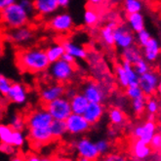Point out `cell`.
<instances>
[{
	"instance_id": "cell-25",
	"label": "cell",
	"mask_w": 161,
	"mask_h": 161,
	"mask_svg": "<svg viewBox=\"0 0 161 161\" xmlns=\"http://www.w3.org/2000/svg\"><path fill=\"white\" fill-rule=\"evenodd\" d=\"M118 24L116 22L111 21L102 27L101 32H100L101 39L107 46L111 47L114 45V40H113V31H114V28Z\"/></svg>"
},
{
	"instance_id": "cell-4",
	"label": "cell",
	"mask_w": 161,
	"mask_h": 161,
	"mask_svg": "<svg viewBox=\"0 0 161 161\" xmlns=\"http://www.w3.org/2000/svg\"><path fill=\"white\" fill-rule=\"evenodd\" d=\"M45 108L50 113L54 120L64 121L71 114L69 100L64 96L46 103Z\"/></svg>"
},
{
	"instance_id": "cell-39",
	"label": "cell",
	"mask_w": 161,
	"mask_h": 161,
	"mask_svg": "<svg viewBox=\"0 0 161 161\" xmlns=\"http://www.w3.org/2000/svg\"><path fill=\"white\" fill-rule=\"evenodd\" d=\"M26 141V137L24 134L23 131H15L13 132V136H12V142H11V146L14 147H22L25 146Z\"/></svg>"
},
{
	"instance_id": "cell-1",
	"label": "cell",
	"mask_w": 161,
	"mask_h": 161,
	"mask_svg": "<svg viewBox=\"0 0 161 161\" xmlns=\"http://www.w3.org/2000/svg\"><path fill=\"white\" fill-rule=\"evenodd\" d=\"M17 64L23 71L42 73L48 69L50 62L44 49L38 47L23 49L17 55Z\"/></svg>"
},
{
	"instance_id": "cell-11",
	"label": "cell",
	"mask_w": 161,
	"mask_h": 161,
	"mask_svg": "<svg viewBox=\"0 0 161 161\" xmlns=\"http://www.w3.org/2000/svg\"><path fill=\"white\" fill-rule=\"evenodd\" d=\"M72 147L76 150L78 156H83L90 161H97L100 157L96 145L88 138H81L72 142Z\"/></svg>"
},
{
	"instance_id": "cell-52",
	"label": "cell",
	"mask_w": 161,
	"mask_h": 161,
	"mask_svg": "<svg viewBox=\"0 0 161 161\" xmlns=\"http://www.w3.org/2000/svg\"><path fill=\"white\" fill-rule=\"evenodd\" d=\"M57 2H58L60 8H67L70 3V0H57Z\"/></svg>"
},
{
	"instance_id": "cell-54",
	"label": "cell",
	"mask_w": 161,
	"mask_h": 161,
	"mask_svg": "<svg viewBox=\"0 0 161 161\" xmlns=\"http://www.w3.org/2000/svg\"><path fill=\"white\" fill-rule=\"evenodd\" d=\"M53 161H74L72 158H68V157H55Z\"/></svg>"
},
{
	"instance_id": "cell-24",
	"label": "cell",
	"mask_w": 161,
	"mask_h": 161,
	"mask_svg": "<svg viewBox=\"0 0 161 161\" xmlns=\"http://www.w3.org/2000/svg\"><path fill=\"white\" fill-rule=\"evenodd\" d=\"M108 119L111 125L115 128H123L126 124L125 113L117 107H113L108 109Z\"/></svg>"
},
{
	"instance_id": "cell-5",
	"label": "cell",
	"mask_w": 161,
	"mask_h": 161,
	"mask_svg": "<svg viewBox=\"0 0 161 161\" xmlns=\"http://www.w3.org/2000/svg\"><path fill=\"white\" fill-rule=\"evenodd\" d=\"M138 85L146 97L153 96L160 87L159 73L150 69L148 71L139 75Z\"/></svg>"
},
{
	"instance_id": "cell-32",
	"label": "cell",
	"mask_w": 161,
	"mask_h": 161,
	"mask_svg": "<svg viewBox=\"0 0 161 161\" xmlns=\"http://www.w3.org/2000/svg\"><path fill=\"white\" fill-rule=\"evenodd\" d=\"M13 132L14 130L10 127V125L0 124V143L11 145Z\"/></svg>"
},
{
	"instance_id": "cell-9",
	"label": "cell",
	"mask_w": 161,
	"mask_h": 161,
	"mask_svg": "<svg viewBox=\"0 0 161 161\" xmlns=\"http://www.w3.org/2000/svg\"><path fill=\"white\" fill-rule=\"evenodd\" d=\"M82 94L86 97L89 103H103L108 97V91L106 90V88L100 83L92 80L87 81L84 84Z\"/></svg>"
},
{
	"instance_id": "cell-31",
	"label": "cell",
	"mask_w": 161,
	"mask_h": 161,
	"mask_svg": "<svg viewBox=\"0 0 161 161\" xmlns=\"http://www.w3.org/2000/svg\"><path fill=\"white\" fill-rule=\"evenodd\" d=\"M147 98L146 96H142L140 98L131 100V107H132V110L134 111V113H136L137 115H141L143 114L146 110V102H147Z\"/></svg>"
},
{
	"instance_id": "cell-26",
	"label": "cell",
	"mask_w": 161,
	"mask_h": 161,
	"mask_svg": "<svg viewBox=\"0 0 161 161\" xmlns=\"http://www.w3.org/2000/svg\"><path fill=\"white\" fill-rule=\"evenodd\" d=\"M121 57H122L123 61H126V62H129L131 64H134L136 61H138L140 58H142L143 55H142V50H141L140 47L136 46L134 44V45L128 47V48L122 50Z\"/></svg>"
},
{
	"instance_id": "cell-50",
	"label": "cell",
	"mask_w": 161,
	"mask_h": 161,
	"mask_svg": "<svg viewBox=\"0 0 161 161\" xmlns=\"http://www.w3.org/2000/svg\"><path fill=\"white\" fill-rule=\"evenodd\" d=\"M25 161H42V156L36 154H28L25 156Z\"/></svg>"
},
{
	"instance_id": "cell-29",
	"label": "cell",
	"mask_w": 161,
	"mask_h": 161,
	"mask_svg": "<svg viewBox=\"0 0 161 161\" xmlns=\"http://www.w3.org/2000/svg\"><path fill=\"white\" fill-rule=\"evenodd\" d=\"M122 68L124 69V71L126 73V76L128 79V86H136L138 85V81H139V74L136 72V70L133 68V64L129 62L123 61L121 63Z\"/></svg>"
},
{
	"instance_id": "cell-18",
	"label": "cell",
	"mask_w": 161,
	"mask_h": 161,
	"mask_svg": "<svg viewBox=\"0 0 161 161\" xmlns=\"http://www.w3.org/2000/svg\"><path fill=\"white\" fill-rule=\"evenodd\" d=\"M103 114H105V107H103V103H89L82 115L92 126V125L97 124V123L102 119Z\"/></svg>"
},
{
	"instance_id": "cell-27",
	"label": "cell",
	"mask_w": 161,
	"mask_h": 161,
	"mask_svg": "<svg viewBox=\"0 0 161 161\" xmlns=\"http://www.w3.org/2000/svg\"><path fill=\"white\" fill-rule=\"evenodd\" d=\"M45 53L49 62L53 63L62 59L63 55L64 54V49L61 43H54L45 49Z\"/></svg>"
},
{
	"instance_id": "cell-30",
	"label": "cell",
	"mask_w": 161,
	"mask_h": 161,
	"mask_svg": "<svg viewBox=\"0 0 161 161\" xmlns=\"http://www.w3.org/2000/svg\"><path fill=\"white\" fill-rule=\"evenodd\" d=\"M124 11L127 15L142 12L144 9V4L141 0H124Z\"/></svg>"
},
{
	"instance_id": "cell-57",
	"label": "cell",
	"mask_w": 161,
	"mask_h": 161,
	"mask_svg": "<svg viewBox=\"0 0 161 161\" xmlns=\"http://www.w3.org/2000/svg\"><path fill=\"white\" fill-rule=\"evenodd\" d=\"M147 120H149V121H155V120H156V115H154V114H147Z\"/></svg>"
},
{
	"instance_id": "cell-36",
	"label": "cell",
	"mask_w": 161,
	"mask_h": 161,
	"mask_svg": "<svg viewBox=\"0 0 161 161\" xmlns=\"http://www.w3.org/2000/svg\"><path fill=\"white\" fill-rule=\"evenodd\" d=\"M151 34L150 32L144 28V30L140 31L139 32L135 33V43L138 44V46L140 48H143V47L149 41V39L151 38Z\"/></svg>"
},
{
	"instance_id": "cell-55",
	"label": "cell",
	"mask_w": 161,
	"mask_h": 161,
	"mask_svg": "<svg viewBox=\"0 0 161 161\" xmlns=\"http://www.w3.org/2000/svg\"><path fill=\"white\" fill-rule=\"evenodd\" d=\"M87 1L91 4V5H100L102 4L105 0H87Z\"/></svg>"
},
{
	"instance_id": "cell-28",
	"label": "cell",
	"mask_w": 161,
	"mask_h": 161,
	"mask_svg": "<svg viewBox=\"0 0 161 161\" xmlns=\"http://www.w3.org/2000/svg\"><path fill=\"white\" fill-rule=\"evenodd\" d=\"M49 129H50L51 135L54 140L62 139L65 136V134H68L65 122L63 120H54L53 119Z\"/></svg>"
},
{
	"instance_id": "cell-23",
	"label": "cell",
	"mask_w": 161,
	"mask_h": 161,
	"mask_svg": "<svg viewBox=\"0 0 161 161\" xmlns=\"http://www.w3.org/2000/svg\"><path fill=\"white\" fill-rule=\"evenodd\" d=\"M127 25L134 33L146 28V22L143 13L138 12L127 15Z\"/></svg>"
},
{
	"instance_id": "cell-6",
	"label": "cell",
	"mask_w": 161,
	"mask_h": 161,
	"mask_svg": "<svg viewBox=\"0 0 161 161\" xmlns=\"http://www.w3.org/2000/svg\"><path fill=\"white\" fill-rule=\"evenodd\" d=\"M53 118L45 108L31 111L25 118L27 129H46L49 128Z\"/></svg>"
},
{
	"instance_id": "cell-43",
	"label": "cell",
	"mask_w": 161,
	"mask_h": 161,
	"mask_svg": "<svg viewBox=\"0 0 161 161\" xmlns=\"http://www.w3.org/2000/svg\"><path fill=\"white\" fill-rule=\"evenodd\" d=\"M11 85L12 81L3 73H0V95L1 96L6 97V95L11 88Z\"/></svg>"
},
{
	"instance_id": "cell-8",
	"label": "cell",
	"mask_w": 161,
	"mask_h": 161,
	"mask_svg": "<svg viewBox=\"0 0 161 161\" xmlns=\"http://www.w3.org/2000/svg\"><path fill=\"white\" fill-rule=\"evenodd\" d=\"M74 26L73 18L70 14L67 12H61L54 14L50 21L49 27L55 32L58 33H67L69 32Z\"/></svg>"
},
{
	"instance_id": "cell-2",
	"label": "cell",
	"mask_w": 161,
	"mask_h": 161,
	"mask_svg": "<svg viewBox=\"0 0 161 161\" xmlns=\"http://www.w3.org/2000/svg\"><path fill=\"white\" fill-rule=\"evenodd\" d=\"M0 20L7 27L12 30L27 25L31 20V15L18 2H15L0 12Z\"/></svg>"
},
{
	"instance_id": "cell-58",
	"label": "cell",
	"mask_w": 161,
	"mask_h": 161,
	"mask_svg": "<svg viewBox=\"0 0 161 161\" xmlns=\"http://www.w3.org/2000/svg\"><path fill=\"white\" fill-rule=\"evenodd\" d=\"M76 161H90V160L87 159V158H85V157H83V156H78Z\"/></svg>"
},
{
	"instance_id": "cell-21",
	"label": "cell",
	"mask_w": 161,
	"mask_h": 161,
	"mask_svg": "<svg viewBox=\"0 0 161 161\" xmlns=\"http://www.w3.org/2000/svg\"><path fill=\"white\" fill-rule=\"evenodd\" d=\"M64 49V53H68L74 57L76 60H85L88 57V52L83 46L75 43L72 40L65 39L61 43Z\"/></svg>"
},
{
	"instance_id": "cell-20",
	"label": "cell",
	"mask_w": 161,
	"mask_h": 161,
	"mask_svg": "<svg viewBox=\"0 0 161 161\" xmlns=\"http://www.w3.org/2000/svg\"><path fill=\"white\" fill-rule=\"evenodd\" d=\"M143 58L148 64H154L158 61L160 56V43L159 40L151 37L149 41L143 47Z\"/></svg>"
},
{
	"instance_id": "cell-35",
	"label": "cell",
	"mask_w": 161,
	"mask_h": 161,
	"mask_svg": "<svg viewBox=\"0 0 161 161\" xmlns=\"http://www.w3.org/2000/svg\"><path fill=\"white\" fill-rule=\"evenodd\" d=\"M160 109V105H159V101L150 96L147 98V102H146V110L148 114H154L156 115L157 113L159 112Z\"/></svg>"
},
{
	"instance_id": "cell-10",
	"label": "cell",
	"mask_w": 161,
	"mask_h": 161,
	"mask_svg": "<svg viewBox=\"0 0 161 161\" xmlns=\"http://www.w3.org/2000/svg\"><path fill=\"white\" fill-rule=\"evenodd\" d=\"M7 40L18 46H25L34 39V32L30 26L25 25L17 28H12L6 35Z\"/></svg>"
},
{
	"instance_id": "cell-17",
	"label": "cell",
	"mask_w": 161,
	"mask_h": 161,
	"mask_svg": "<svg viewBox=\"0 0 161 161\" xmlns=\"http://www.w3.org/2000/svg\"><path fill=\"white\" fill-rule=\"evenodd\" d=\"M34 13L40 17H50L58 12L60 6L57 0H33Z\"/></svg>"
},
{
	"instance_id": "cell-44",
	"label": "cell",
	"mask_w": 161,
	"mask_h": 161,
	"mask_svg": "<svg viewBox=\"0 0 161 161\" xmlns=\"http://www.w3.org/2000/svg\"><path fill=\"white\" fill-rule=\"evenodd\" d=\"M148 146L150 147V148L153 149V151H160L161 148V135L159 132L155 133L153 135V137L151 138Z\"/></svg>"
},
{
	"instance_id": "cell-42",
	"label": "cell",
	"mask_w": 161,
	"mask_h": 161,
	"mask_svg": "<svg viewBox=\"0 0 161 161\" xmlns=\"http://www.w3.org/2000/svg\"><path fill=\"white\" fill-rule=\"evenodd\" d=\"M125 95H126V97L128 99H130V100H134V99L140 98L142 96H145L139 85H136V86H128V87H126L125 88Z\"/></svg>"
},
{
	"instance_id": "cell-49",
	"label": "cell",
	"mask_w": 161,
	"mask_h": 161,
	"mask_svg": "<svg viewBox=\"0 0 161 161\" xmlns=\"http://www.w3.org/2000/svg\"><path fill=\"white\" fill-rule=\"evenodd\" d=\"M17 1L18 0H0V12H1L3 9H5L7 6L11 5Z\"/></svg>"
},
{
	"instance_id": "cell-40",
	"label": "cell",
	"mask_w": 161,
	"mask_h": 161,
	"mask_svg": "<svg viewBox=\"0 0 161 161\" xmlns=\"http://www.w3.org/2000/svg\"><path fill=\"white\" fill-rule=\"evenodd\" d=\"M95 145H96V148L100 156L108 153L111 149V143L107 139L99 140L95 143Z\"/></svg>"
},
{
	"instance_id": "cell-13",
	"label": "cell",
	"mask_w": 161,
	"mask_h": 161,
	"mask_svg": "<svg viewBox=\"0 0 161 161\" xmlns=\"http://www.w3.org/2000/svg\"><path fill=\"white\" fill-rule=\"evenodd\" d=\"M64 122H65V126H67V132L72 136H79L85 134L91 128V125L81 114L71 113L64 120Z\"/></svg>"
},
{
	"instance_id": "cell-16",
	"label": "cell",
	"mask_w": 161,
	"mask_h": 161,
	"mask_svg": "<svg viewBox=\"0 0 161 161\" xmlns=\"http://www.w3.org/2000/svg\"><path fill=\"white\" fill-rule=\"evenodd\" d=\"M6 98L9 102L22 106L27 102L28 93L25 86H24L23 84L19 82H12L11 88L6 95Z\"/></svg>"
},
{
	"instance_id": "cell-12",
	"label": "cell",
	"mask_w": 161,
	"mask_h": 161,
	"mask_svg": "<svg viewBox=\"0 0 161 161\" xmlns=\"http://www.w3.org/2000/svg\"><path fill=\"white\" fill-rule=\"evenodd\" d=\"M157 130L158 126L156 124V121L147 120L143 123H139V124L135 125L132 128L131 133L133 139H139L146 144H149L151 138L158 132Z\"/></svg>"
},
{
	"instance_id": "cell-15",
	"label": "cell",
	"mask_w": 161,
	"mask_h": 161,
	"mask_svg": "<svg viewBox=\"0 0 161 161\" xmlns=\"http://www.w3.org/2000/svg\"><path fill=\"white\" fill-rule=\"evenodd\" d=\"M27 137L30 139L31 147H41L44 145L49 144L54 139L51 135L49 128L46 129H28Z\"/></svg>"
},
{
	"instance_id": "cell-19",
	"label": "cell",
	"mask_w": 161,
	"mask_h": 161,
	"mask_svg": "<svg viewBox=\"0 0 161 161\" xmlns=\"http://www.w3.org/2000/svg\"><path fill=\"white\" fill-rule=\"evenodd\" d=\"M130 153L134 158L142 161H147L150 154L153 153V149L148 144L144 143L139 139H133L130 146Z\"/></svg>"
},
{
	"instance_id": "cell-7",
	"label": "cell",
	"mask_w": 161,
	"mask_h": 161,
	"mask_svg": "<svg viewBox=\"0 0 161 161\" xmlns=\"http://www.w3.org/2000/svg\"><path fill=\"white\" fill-rule=\"evenodd\" d=\"M113 40L118 49L124 50L135 44V33L126 24H120L113 31Z\"/></svg>"
},
{
	"instance_id": "cell-60",
	"label": "cell",
	"mask_w": 161,
	"mask_h": 161,
	"mask_svg": "<svg viewBox=\"0 0 161 161\" xmlns=\"http://www.w3.org/2000/svg\"><path fill=\"white\" fill-rule=\"evenodd\" d=\"M2 50V40H1V38H0V51Z\"/></svg>"
},
{
	"instance_id": "cell-48",
	"label": "cell",
	"mask_w": 161,
	"mask_h": 161,
	"mask_svg": "<svg viewBox=\"0 0 161 161\" xmlns=\"http://www.w3.org/2000/svg\"><path fill=\"white\" fill-rule=\"evenodd\" d=\"M62 60H64V62H67V63H69V64H74L76 63V59L74 58V57H72L71 55L68 54V53H64L62 57Z\"/></svg>"
},
{
	"instance_id": "cell-51",
	"label": "cell",
	"mask_w": 161,
	"mask_h": 161,
	"mask_svg": "<svg viewBox=\"0 0 161 161\" xmlns=\"http://www.w3.org/2000/svg\"><path fill=\"white\" fill-rule=\"evenodd\" d=\"M147 161H161L160 160V153L159 151H153V153L148 157Z\"/></svg>"
},
{
	"instance_id": "cell-37",
	"label": "cell",
	"mask_w": 161,
	"mask_h": 161,
	"mask_svg": "<svg viewBox=\"0 0 161 161\" xmlns=\"http://www.w3.org/2000/svg\"><path fill=\"white\" fill-rule=\"evenodd\" d=\"M115 77L117 79V82L119 84V86L122 87V88H126L128 87V79H127V76H126V73L124 71V69L122 68L121 64H116L115 65Z\"/></svg>"
},
{
	"instance_id": "cell-38",
	"label": "cell",
	"mask_w": 161,
	"mask_h": 161,
	"mask_svg": "<svg viewBox=\"0 0 161 161\" xmlns=\"http://www.w3.org/2000/svg\"><path fill=\"white\" fill-rule=\"evenodd\" d=\"M99 161H129V159L125 153L114 151V153H108L105 155H102Z\"/></svg>"
},
{
	"instance_id": "cell-46",
	"label": "cell",
	"mask_w": 161,
	"mask_h": 161,
	"mask_svg": "<svg viewBox=\"0 0 161 161\" xmlns=\"http://www.w3.org/2000/svg\"><path fill=\"white\" fill-rule=\"evenodd\" d=\"M15 148L16 147H14L11 145L0 143V151H2V153H5V154H13V153H15Z\"/></svg>"
},
{
	"instance_id": "cell-47",
	"label": "cell",
	"mask_w": 161,
	"mask_h": 161,
	"mask_svg": "<svg viewBox=\"0 0 161 161\" xmlns=\"http://www.w3.org/2000/svg\"><path fill=\"white\" fill-rule=\"evenodd\" d=\"M78 93V91H77V89L75 88V87H73V86H69V87H68V88H65V90H64V96L67 98V99H69V100H70L74 95H76Z\"/></svg>"
},
{
	"instance_id": "cell-53",
	"label": "cell",
	"mask_w": 161,
	"mask_h": 161,
	"mask_svg": "<svg viewBox=\"0 0 161 161\" xmlns=\"http://www.w3.org/2000/svg\"><path fill=\"white\" fill-rule=\"evenodd\" d=\"M11 161H25V156L21 154H15L12 158Z\"/></svg>"
},
{
	"instance_id": "cell-34",
	"label": "cell",
	"mask_w": 161,
	"mask_h": 161,
	"mask_svg": "<svg viewBox=\"0 0 161 161\" xmlns=\"http://www.w3.org/2000/svg\"><path fill=\"white\" fill-rule=\"evenodd\" d=\"M10 127L15 131H24L25 126V118L21 114H14L10 118Z\"/></svg>"
},
{
	"instance_id": "cell-14",
	"label": "cell",
	"mask_w": 161,
	"mask_h": 161,
	"mask_svg": "<svg viewBox=\"0 0 161 161\" xmlns=\"http://www.w3.org/2000/svg\"><path fill=\"white\" fill-rule=\"evenodd\" d=\"M64 90L65 87L63 83L56 82L48 84L40 90V100L44 105H46V103H48L56 99L63 97L64 95Z\"/></svg>"
},
{
	"instance_id": "cell-3",
	"label": "cell",
	"mask_w": 161,
	"mask_h": 161,
	"mask_svg": "<svg viewBox=\"0 0 161 161\" xmlns=\"http://www.w3.org/2000/svg\"><path fill=\"white\" fill-rule=\"evenodd\" d=\"M45 72L48 73L49 77H51L55 82L64 84L73 78L75 73V64L67 63L61 59L50 63Z\"/></svg>"
},
{
	"instance_id": "cell-22",
	"label": "cell",
	"mask_w": 161,
	"mask_h": 161,
	"mask_svg": "<svg viewBox=\"0 0 161 161\" xmlns=\"http://www.w3.org/2000/svg\"><path fill=\"white\" fill-rule=\"evenodd\" d=\"M70 103V108H71V113H75V114H83V112L86 109L89 101L86 99L82 93H77L76 95L69 100Z\"/></svg>"
},
{
	"instance_id": "cell-33",
	"label": "cell",
	"mask_w": 161,
	"mask_h": 161,
	"mask_svg": "<svg viewBox=\"0 0 161 161\" xmlns=\"http://www.w3.org/2000/svg\"><path fill=\"white\" fill-rule=\"evenodd\" d=\"M99 21V14L93 9H86L83 14V22L87 26H95Z\"/></svg>"
},
{
	"instance_id": "cell-45",
	"label": "cell",
	"mask_w": 161,
	"mask_h": 161,
	"mask_svg": "<svg viewBox=\"0 0 161 161\" xmlns=\"http://www.w3.org/2000/svg\"><path fill=\"white\" fill-rule=\"evenodd\" d=\"M25 10L30 14L31 16L34 14V6H33V0H18L17 1Z\"/></svg>"
},
{
	"instance_id": "cell-41",
	"label": "cell",
	"mask_w": 161,
	"mask_h": 161,
	"mask_svg": "<svg viewBox=\"0 0 161 161\" xmlns=\"http://www.w3.org/2000/svg\"><path fill=\"white\" fill-rule=\"evenodd\" d=\"M133 64V68L134 69L136 70V72L141 75V74H143L147 71H148L150 69V65L142 57V58H140L138 61H136L134 64Z\"/></svg>"
},
{
	"instance_id": "cell-59",
	"label": "cell",
	"mask_w": 161,
	"mask_h": 161,
	"mask_svg": "<svg viewBox=\"0 0 161 161\" xmlns=\"http://www.w3.org/2000/svg\"><path fill=\"white\" fill-rule=\"evenodd\" d=\"M42 161H53V159L50 157H42Z\"/></svg>"
},
{
	"instance_id": "cell-56",
	"label": "cell",
	"mask_w": 161,
	"mask_h": 161,
	"mask_svg": "<svg viewBox=\"0 0 161 161\" xmlns=\"http://www.w3.org/2000/svg\"><path fill=\"white\" fill-rule=\"evenodd\" d=\"M108 134V137L109 138H113V137L116 135V130H114V129H109Z\"/></svg>"
}]
</instances>
